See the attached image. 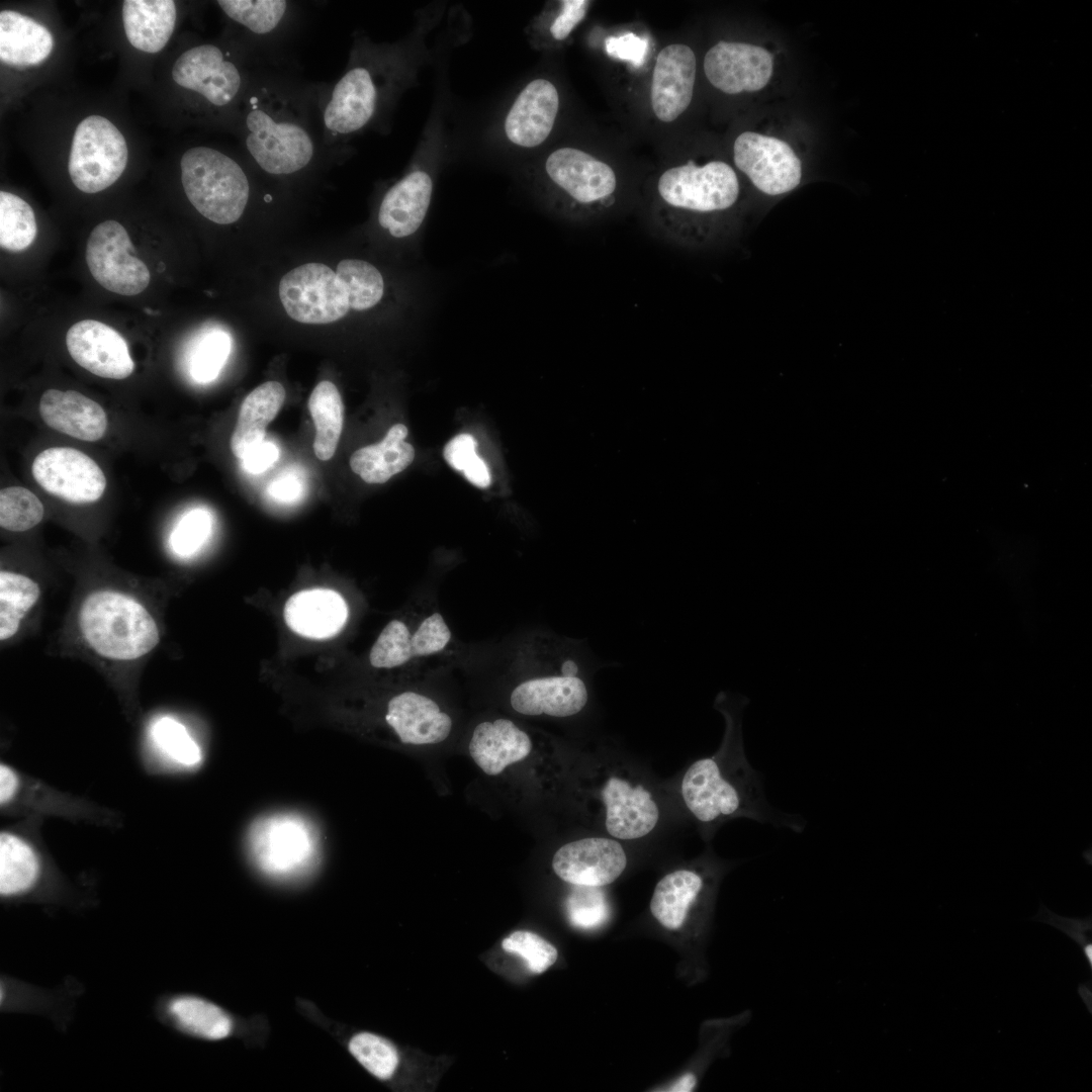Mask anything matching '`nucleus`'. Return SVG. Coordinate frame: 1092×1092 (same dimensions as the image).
I'll return each mask as SVG.
<instances>
[{"instance_id":"nucleus-1","label":"nucleus","mask_w":1092,"mask_h":1092,"mask_svg":"<svg viewBox=\"0 0 1092 1092\" xmlns=\"http://www.w3.org/2000/svg\"><path fill=\"white\" fill-rule=\"evenodd\" d=\"M245 156L265 174L288 177L331 159L321 131L316 87L260 65L238 115Z\"/></svg>"},{"instance_id":"nucleus-2","label":"nucleus","mask_w":1092,"mask_h":1092,"mask_svg":"<svg viewBox=\"0 0 1092 1092\" xmlns=\"http://www.w3.org/2000/svg\"><path fill=\"white\" fill-rule=\"evenodd\" d=\"M747 703L742 696L717 695L714 707L725 720L721 744L712 755L693 761L677 783L680 804L705 839L725 822L741 817L797 832L804 829L800 817L779 812L768 804L761 779L746 758L742 711Z\"/></svg>"},{"instance_id":"nucleus-3","label":"nucleus","mask_w":1092,"mask_h":1092,"mask_svg":"<svg viewBox=\"0 0 1092 1092\" xmlns=\"http://www.w3.org/2000/svg\"><path fill=\"white\" fill-rule=\"evenodd\" d=\"M578 796L589 823L620 841L647 837L660 821V805L648 784L613 759H590Z\"/></svg>"},{"instance_id":"nucleus-4","label":"nucleus","mask_w":1092,"mask_h":1092,"mask_svg":"<svg viewBox=\"0 0 1092 1092\" xmlns=\"http://www.w3.org/2000/svg\"><path fill=\"white\" fill-rule=\"evenodd\" d=\"M79 626L86 642L111 659L139 658L159 642L152 615L136 600L117 592L89 595L80 609Z\"/></svg>"},{"instance_id":"nucleus-5","label":"nucleus","mask_w":1092,"mask_h":1092,"mask_svg":"<svg viewBox=\"0 0 1092 1092\" xmlns=\"http://www.w3.org/2000/svg\"><path fill=\"white\" fill-rule=\"evenodd\" d=\"M180 171L185 195L202 216L217 224L243 216L251 185L238 158L211 147H192L183 153Z\"/></svg>"},{"instance_id":"nucleus-6","label":"nucleus","mask_w":1092,"mask_h":1092,"mask_svg":"<svg viewBox=\"0 0 1092 1092\" xmlns=\"http://www.w3.org/2000/svg\"><path fill=\"white\" fill-rule=\"evenodd\" d=\"M260 64L249 52L235 58L216 44L202 43L184 51L172 68V79L216 109L239 112L252 76Z\"/></svg>"},{"instance_id":"nucleus-7","label":"nucleus","mask_w":1092,"mask_h":1092,"mask_svg":"<svg viewBox=\"0 0 1092 1092\" xmlns=\"http://www.w3.org/2000/svg\"><path fill=\"white\" fill-rule=\"evenodd\" d=\"M594 670L582 654L573 651L552 672L524 679L513 690L512 708L525 716L568 718L582 712L590 701Z\"/></svg>"},{"instance_id":"nucleus-8","label":"nucleus","mask_w":1092,"mask_h":1092,"mask_svg":"<svg viewBox=\"0 0 1092 1092\" xmlns=\"http://www.w3.org/2000/svg\"><path fill=\"white\" fill-rule=\"evenodd\" d=\"M127 158L126 142L119 129L103 116L90 115L75 129L69 155V175L80 191L97 193L117 181L126 167Z\"/></svg>"},{"instance_id":"nucleus-9","label":"nucleus","mask_w":1092,"mask_h":1092,"mask_svg":"<svg viewBox=\"0 0 1092 1092\" xmlns=\"http://www.w3.org/2000/svg\"><path fill=\"white\" fill-rule=\"evenodd\" d=\"M657 192L671 207L712 212L735 203L739 182L735 171L725 162L711 161L702 166L688 162L665 170L658 179Z\"/></svg>"},{"instance_id":"nucleus-10","label":"nucleus","mask_w":1092,"mask_h":1092,"mask_svg":"<svg viewBox=\"0 0 1092 1092\" xmlns=\"http://www.w3.org/2000/svg\"><path fill=\"white\" fill-rule=\"evenodd\" d=\"M287 314L303 324H329L350 311L349 295L337 273L322 263H306L287 272L279 283Z\"/></svg>"},{"instance_id":"nucleus-11","label":"nucleus","mask_w":1092,"mask_h":1092,"mask_svg":"<svg viewBox=\"0 0 1092 1092\" xmlns=\"http://www.w3.org/2000/svg\"><path fill=\"white\" fill-rule=\"evenodd\" d=\"M132 243L124 226L105 220L90 233L85 259L93 278L106 290L133 296L150 284L147 265L131 254Z\"/></svg>"},{"instance_id":"nucleus-12","label":"nucleus","mask_w":1092,"mask_h":1092,"mask_svg":"<svg viewBox=\"0 0 1092 1092\" xmlns=\"http://www.w3.org/2000/svg\"><path fill=\"white\" fill-rule=\"evenodd\" d=\"M259 868L274 877L303 872L312 861L315 842L311 827L294 815H275L258 821L250 834Z\"/></svg>"},{"instance_id":"nucleus-13","label":"nucleus","mask_w":1092,"mask_h":1092,"mask_svg":"<svg viewBox=\"0 0 1092 1092\" xmlns=\"http://www.w3.org/2000/svg\"><path fill=\"white\" fill-rule=\"evenodd\" d=\"M733 153L736 167L765 194L789 192L801 181V161L790 145L778 138L742 132L734 142Z\"/></svg>"},{"instance_id":"nucleus-14","label":"nucleus","mask_w":1092,"mask_h":1092,"mask_svg":"<svg viewBox=\"0 0 1092 1092\" xmlns=\"http://www.w3.org/2000/svg\"><path fill=\"white\" fill-rule=\"evenodd\" d=\"M31 471L47 492L69 503H94L106 487V477L99 465L70 447L43 450L33 460Z\"/></svg>"},{"instance_id":"nucleus-15","label":"nucleus","mask_w":1092,"mask_h":1092,"mask_svg":"<svg viewBox=\"0 0 1092 1092\" xmlns=\"http://www.w3.org/2000/svg\"><path fill=\"white\" fill-rule=\"evenodd\" d=\"M223 14L244 33V48L263 65L262 57L278 48L295 29L298 5L286 0H218Z\"/></svg>"},{"instance_id":"nucleus-16","label":"nucleus","mask_w":1092,"mask_h":1092,"mask_svg":"<svg viewBox=\"0 0 1092 1092\" xmlns=\"http://www.w3.org/2000/svg\"><path fill=\"white\" fill-rule=\"evenodd\" d=\"M621 842L610 836L569 841L553 854L552 869L558 878L573 886L610 885L627 867V854Z\"/></svg>"},{"instance_id":"nucleus-17","label":"nucleus","mask_w":1092,"mask_h":1092,"mask_svg":"<svg viewBox=\"0 0 1092 1092\" xmlns=\"http://www.w3.org/2000/svg\"><path fill=\"white\" fill-rule=\"evenodd\" d=\"M709 82L727 94L762 89L772 75V56L759 46L721 40L704 59Z\"/></svg>"},{"instance_id":"nucleus-18","label":"nucleus","mask_w":1092,"mask_h":1092,"mask_svg":"<svg viewBox=\"0 0 1092 1092\" xmlns=\"http://www.w3.org/2000/svg\"><path fill=\"white\" fill-rule=\"evenodd\" d=\"M66 345L72 359L102 378L124 379L134 369L127 343L112 327L83 320L69 328Z\"/></svg>"},{"instance_id":"nucleus-19","label":"nucleus","mask_w":1092,"mask_h":1092,"mask_svg":"<svg viewBox=\"0 0 1092 1092\" xmlns=\"http://www.w3.org/2000/svg\"><path fill=\"white\" fill-rule=\"evenodd\" d=\"M717 869L703 860L693 868L677 869L656 884L650 901L653 917L666 929H679L691 912L705 906L712 895Z\"/></svg>"},{"instance_id":"nucleus-20","label":"nucleus","mask_w":1092,"mask_h":1092,"mask_svg":"<svg viewBox=\"0 0 1092 1092\" xmlns=\"http://www.w3.org/2000/svg\"><path fill=\"white\" fill-rule=\"evenodd\" d=\"M544 167L550 181L581 204L605 199L617 187L616 173L609 164L576 148L556 149Z\"/></svg>"},{"instance_id":"nucleus-21","label":"nucleus","mask_w":1092,"mask_h":1092,"mask_svg":"<svg viewBox=\"0 0 1092 1092\" xmlns=\"http://www.w3.org/2000/svg\"><path fill=\"white\" fill-rule=\"evenodd\" d=\"M697 60L684 43H671L657 55L651 82L650 100L655 116L671 122L689 107L694 93Z\"/></svg>"},{"instance_id":"nucleus-22","label":"nucleus","mask_w":1092,"mask_h":1092,"mask_svg":"<svg viewBox=\"0 0 1092 1092\" xmlns=\"http://www.w3.org/2000/svg\"><path fill=\"white\" fill-rule=\"evenodd\" d=\"M450 639L451 631L439 613L426 617L415 631L404 622L392 620L373 644L369 660L374 667H397L415 657L440 652Z\"/></svg>"},{"instance_id":"nucleus-23","label":"nucleus","mask_w":1092,"mask_h":1092,"mask_svg":"<svg viewBox=\"0 0 1092 1092\" xmlns=\"http://www.w3.org/2000/svg\"><path fill=\"white\" fill-rule=\"evenodd\" d=\"M559 109V94L552 82H529L512 104L504 123L508 140L522 148H535L552 131Z\"/></svg>"},{"instance_id":"nucleus-24","label":"nucleus","mask_w":1092,"mask_h":1092,"mask_svg":"<svg viewBox=\"0 0 1092 1092\" xmlns=\"http://www.w3.org/2000/svg\"><path fill=\"white\" fill-rule=\"evenodd\" d=\"M434 181L430 173L416 169L390 186L383 195L377 222L394 239H407L422 226L432 200Z\"/></svg>"},{"instance_id":"nucleus-25","label":"nucleus","mask_w":1092,"mask_h":1092,"mask_svg":"<svg viewBox=\"0 0 1092 1092\" xmlns=\"http://www.w3.org/2000/svg\"><path fill=\"white\" fill-rule=\"evenodd\" d=\"M38 411L50 428L82 441H98L107 430V416L101 405L75 390H46Z\"/></svg>"},{"instance_id":"nucleus-26","label":"nucleus","mask_w":1092,"mask_h":1092,"mask_svg":"<svg viewBox=\"0 0 1092 1092\" xmlns=\"http://www.w3.org/2000/svg\"><path fill=\"white\" fill-rule=\"evenodd\" d=\"M468 750L484 774L497 776L506 767L526 760L534 751V741L513 721L502 718L479 723L473 730Z\"/></svg>"},{"instance_id":"nucleus-27","label":"nucleus","mask_w":1092,"mask_h":1092,"mask_svg":"<svg viewBox=\"0 0 1092 1092\" xmlns=\"http://www.w3.org/2000/svg\"><path fill=\"white\" fill-rule=\"evenodd\" d=\"M386 722L405 744H436L450 734L452 720L432 699L414 692L393 697L387 708Z\"/></svg>"},{"instance_id":"nucleus-28","label":"nucleus","mask_w":1092,"mask_h":1092,"mask_svg":"<svg viewBox=\"0 0 1092 1092\" xmlns=\"http://www.w3.org/2000/svg\"><path fill=\"white\" fill-rule=\"evenodd\" d=\"M347 617L345 600L337 592L327 588L298 592L287 600L284 608L287 626L301 636L314 639L339 633Z\"/></svg>"},{"instance_id":"nucleus-29","label":"nucleus","mask_w":1092,"mask_h":1092,"mask_svg":"<svg viewBox=\"0 0 1092 1092\" xmlns=\"http://www.w3.org/2000/svg\"><path fill=\"white\" fill-rule=\"evenodd\" d=\"M50 30L36 20L12 10L0 12V61L24 68L43 63L54 49Z\"/></svg>"},{"instance_id":"nucleus-30","label":"nucleus","mask_w":1092,"mask_h":1092,"mask_svg":"<svg viewBox=\"0 0 1092 1092\" xmlns=\"http://www.w3.org/2000/svg\"><path fill=\"white\" fill-rule=\"evenodd\" d=\"M176 4L172 0H126L122 5L124 32L139 51L155 54L164 49L175 28Z\"/></svg>"},{"instance_id":"nucleus-31","label":"nucleus","mask_w":1092,"mask_h":1092,"mask_svg":"<svg viewBox=\"0 0 1092 1092\" xmlns=\"http://www.w3.org/2000/svg\"><path fill=\"white\" fill-rule=\"evenodd\" d=\"M285 395L281 383L267 381L245 397L231 438V449L237 458L243 460L254 447L264 442L266 428L280 411Z\"/></svg>"},{"instance_id":"nucleus-32","label":"nucleus","mask_w":1092,"mask_h":1092,"mask_svg":"<svg viewBox=\"0 0 1092 1092\" xmlns=\"http://www.w3.org/2000/svg\"><path fill=\"white\" fill-rule=\"evenodd\" d=\"M407 428L392 426L383 440L355 451L350 458L351 469L367 483H384L403 471L415 458V449L404 441Z\"/></svg>"},{"instance_id":"nucleus-33","label":"nucleus","mask_w":1092,"mask_h":1092,"mask_svg":"<svg viewBox=\"0 0 1092 1092\" xmlns=\"http://www.w3.org/2000/svg\"><path fill=\"white\" fill-rule=\"evenodd\" d=\"M308 410L316 430L314 453L320 460H329L335 454L344 423V404L337 386L321 381L309 396Z\"/></svg>"},{"instance_id":"nucleus-34","label":"nucleus","mask_w":1092,"mask_h":1092,"mask_svg":"<svg viewBox=\"0 0 1092 1092\" xmlns=\"http://www.w3.org/2000/svg\"><path fill=\"white\" fill-rule=\"evenodd\" d=\"M167 1013L181 1030L204 1039H222L233 1029L232 1019L221 1008L194 996L172 999Z\"/></svg>"},{"instance_id":"nucleus-35","label":"nucleus","mask_w":1092,"mask_h":1092,"mask_svg":"<svg viewBox=\"0 0 1092 1092\" xmlns=\"http://www.w3.org/2000/svg\"><path fill=\"white\" fill-rule=\"evenodd\" d=\"M38 861L32 848L17 836L0 835V893L12 896L28 890L36 881Z\"/></svg>"},{"instance_id":"nucleus-36","label":"nucleus","mask_w":1092,"mask_h":1092,"mask_svg":"<svg viewBox=\"0 0 1092 1092\" xmlns=\"http://www.w3.org/2000/svg\"><path fill=\"white\" fill-rule=\"evenodd\" d=\"M232 350V337L220 327H207L191 340L187 367L198 383L213 381L224 366Z\"/></svg>"},{"instance_id":"nucleus-37","label":"nucleus","mask_w":1092,"mask_h":1092,"mask_svg":"<svg viewBox=\"0 0 1092 1092\" xmlns=\"http://www.w3.org/2000/svg\"><path fill=\"white\" fill-rule=\"evenodd\" d=\"M39 586L31 578L11 572H0V639L7 640L19 629L20 621L36 603Z\"/></svg>"},{"instance_id":"nucleus-38","label":"nucleus","mask_w":1092,"mask_h":1092,"mask_svg":"<svg viewBox=\"0 0 1092 1092\" xmlns=\"http://www.w3.org/2000/svg\"><path fill=\"white\" fill-rule=\"evenodd\" d=\"M336 273L348 291L351 309H371L383 298V276L371 263L359 259H344L339 262Z\"/></svg>"},{"instance_id":"nucleus-39","label":"nucleus","mask_w":1092,"mask_h":1092,"mask_svg":"<svg viewBox=\"0 0 1092 1092\" xmlns=\"http://www.w3.org/2000/svg\"><path fill=\"white\" fill-rule=\"evenodd\" d=\"M37 225L32 207L19 196L2 190L0 192V246L3 250L19 253L35 240Z\"/></svg>"},{"instance_id":"nucleus-40","label":"nucleus","mask_w":1092,"mask_h":1092,"mask_svg":"<svg viewBox=\"0 0 1092 1092\" xmlns=\"http://www.w3.org/2000/svg\"><path fill=\"white\" fill-rule=\"evenodd\" d=\"M150 737L157 749L171 761L191 767L201 761V750L185 726L176 719L163 716L150 727Z\"/></svg>"},{"instance_id":"nucleus-41","label":"nucleus","mask_w":1092,"mask_h":1092,"mask_svg":"<svg viewBox=\"0 0 1092 1092\" xmlns=\"http://www.w3.org/2000/svg\"><path fill=\"white\" fill-rule=\"evenodd\" d=\"M44 508L38 497L22 486L0 491V526L11 532H24L43 518Z\"/></svg>"},{"instance_id":"nucleus-42","label":"nucleus","mask_w":1092,"mask_h":1092,"mask_svg":"<svg viewBox=\"0 0 1092 1092\" xmlns=\"http://www.w3.org/2000/svg\"><path fill=\"white\" fill-rule=\"evenodd\" d=\"M349 1051L367 1071L381 1080L389 1079L398 1065L396 1049L373 1033L354 1035L349 1042Z\"/></svg>"},{"instance_id":"nucleus-43","label":"nucleus","mask_w":1092,"mask_h":1092,"mask_svg":"<svg viewBox=\"0 0 1092 1092\" xmlns=\"http://www.w3.org/2000/svg\"><path fill=\"white\" fill-rule=\"evenodd\" d=\"M477 442L470 434H459L444 447L447 463L479 488L490 485L491 478L486 463L476 454Z\"/></svg>"},{"instance_id":"nucleus-44","label":"nucleus","mask_w":1092,"mask_h":1092,"mask_svg":"<svg viewBox=\"0 0 1092 1092\" xmlns=\"http://www.w3.org/2000/svg\"><path fill=\"white\" fill-rule=\"evenodd\" d=\"M574 887L566 901L570 923L581 929H592L604 924L609 917L610 908L601 887Z\"/></svg>"},{"instance_id":"nucleus-45","label":"nucleus","mask_w":1092,"mask_h":1092,"mask_svg":"<svg viewBox=\"0 0 1092 1092\" xmlns=\"http://www.w3.org/2000/svg\"><path fill=\"white\" fill-rule=\"evenodd\" d=\"M211 532V517L203 509H194L186 513L174 527L169 545L179 557H189L196 553L206 542Z\"/></svg>"},{"instance_id":"nucleus-46","label":"nucleus","mask_w":1092,"mask_h":1092,"mask_svg":"<svg viewBox=\"0 0 1092 1092\" xmlns=\"http://www.w3.org/2000/svg\"><path fill=\"white\" fill-rule=\"evenodd\" d=\"M503 948L523 958L528 969L535 974H541L551 967L557 960V949L547 940L536 933L518 930L506 937L502 942Z\"/></svg>"},{"instance_id":"nucleus-47","label":"nucleus","mask_w":1092,"mask_h":1092,"mask_svg":"<svg viewBox=\"0 0 1092 1092\" xmlns=\"http://www.w3.org/2000/svg\"><path fill=\"white\" fill-rule=\"evenodd\" d=\"M1033 919L1062 930L1075 940L1081 946L1090 970L1092 969V942L1086 934L1092 928L1091 916L1085 919L1063 917L1040 904V908Z\"/></svg>"},{"instance_id":"nucleus-48","label":"nucleus","mask_w":1092,"mask_h":1092,"mask_svg":"<svg viewBox=\"0 0 1092 1092\" xmlns=\"http://www.w3.org/2000/svg\"><path fill=\"white\" fill-rule=\"evenodd\" d=\"M560 11L550 25L551 36L556 40H564L576 25L582 21L590 1L564 0L560 1Z\"/></svg>"},{"instance_id":"nucleus-49","label":"nucleus","mask_w":1092,"mask_h":1092,"mask_svg":"<svg viewBox=\"0 0 1092 1092\" xmlns=\"http://www.w3.org/2000/svg\"><path fill=\"white\" fill-rule=\"evenodd\" d=\"M606 49L610 56L632 62L635 67H639L644 62L647 42L633 33H628L609 38L606 41Z\"/></svg>"},{"instance_id":"nucleus-50","label":"nucleus","mask_w":1092,"mask_h":1092,"mask_svg":"<svg viewBox=\"0 0 1092 1092\" xmlns=\"http://www.w3.org/2000/svg\"><path fill=\"white\" fill-rule=\"evenodd\" d=\"M278 457V448L273 443L262 442L245 456L243 465L247 471L258 474L272 466Z\"/></svg>"},{"instance_id":"nucleus-51","label":"nucleus","mask_w":1092,"mask_h":1092,"mask_svg":"<svg viewBox=\"0 0 1092 1092\" xmlns=\"http://www.w3.org/2000/svg\"><path fill=\"white\" fill-rule=\"evenodd\" d=\"M302 485L297 476L285 474L277 477L269 486L271 496L279 502H293L301 493Z\"/></svg>"},{"instance_id":"nucleus-52","label":"nucleus","mask_w":1092,"mask_h":1092,"mask_svg":"<svg viewBox=\"0 0 1092 1092\" xmlns=\"http://www.w3.org/2000/svg\"><path fill=\"white\" fill-rule=\"evenodd\" d=\"M18 786V780L14 771L8 766H0V802L7 803L14 795Z\"/></svg>"},{"instance_id":"nucleus-53","label":"nucleus","mask_w":1092,"mask_h":1092,"mask_svg":"<svg viewBox=\"0 0 1092 1092\" xmlns=\"http://www.w3.org/2000/svg\"><path fill=\"white\" fill-rule=\"evenodd\" d=\"M698 1079L694 1073H686L680 1076L672 1085L665 1091L669 1092H690L697 1086Z\"/></svg>"}]
</instances>
